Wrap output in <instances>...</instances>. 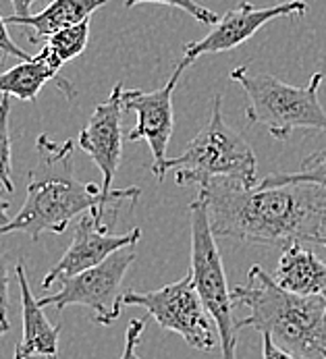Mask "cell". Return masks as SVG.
<instances>
[{
  "label": "cell",
  "instance_id": "12",
  "mask_svg": "<svg viewBox=\"0 0 326 359\" xmlns=\"http://www.w3.org/2000/svg\"><path fill=\"white\" fill-rule=\"evenodd\" d=\"M142 239L140 229H131L125 235H114L109 226H98L94 220L92 212H86L79 216L73 241L67 248V252L55 264V268L46 274L42 287L50 289L53 283H58L64 276H75L83 270H90L104 259H109L114 252L127 248V245H137Z\"/></svg>",
  "mask_w": 326,
  "mask_h": 359
},
{
  "label": "cell",
  "instance_id": "16",
  "mask_svg": "<svg viewBox=\"0 0 326 359\" xmlns=\"http://www.w3.org/2000/svg\"><path fill=\"white\" fill-rule=\"evenodd\" d=\"M109 0H53L42 13L38 15H27V17H6V23L19 25V27H29V42H46L55 34L73 27L86 19H92V15L104 6Z\"/></svg>",
  "mask_w": 326,
  "mask_h": 359
},
{
  "label": "cell",
  "instance_id": "14",
  "mask_svg": "<svg viewBox=\"0 0 326 359\" xmlns=\"http://www.w3.org/2000/svg\"><path fill=\"white\" fill-rule=\"evenodd\" d=\"M15 270H17L21 308H23V334L15 347V359H56L60 328L48 322L44 308L40 306V299L34 297L25 272V262L21 259Z\"/></svg>",
  "mask_w": 326,
  "mask_h": 359
},
{
  "label": "cell",
  "instance_id": "2",
  "mask_svg": "<svg viewBox=\"0 0 326 359\" xmlns=\"http://www.w3.org/2000/svg\"><path fill=\"white\" fill-rule=\"evenodd\" d=\"M73 142H55L48 135L36 140L38 162L29 172L25 202L17 216L0 231L25 233L32 241H40L44 233L60 235L77 216L92 212L98 226H114L116 208L104 204L102 187L81 183L73 172Z\"/></svg>",
  "mask_w": 326,
  "mask_h": 359
},
{
  "label": "cell",
  "instance_id": "20",
  "mask_svg": "<svg viewBox=\"0 0 326 359\" xmlns=\"http://www.w3.org/2000/svg\"><path fill=\"white\" fill-rule=\"evenodd\" d=\"M144 2H156V4H168V6H175V8H181L185 11L187 15L196 17L200 23H208V25H215L218 21V15L215 11L198 4L196 0H125V6L131 8L135 4H144Z\"/></svg>",
  "mask_w": 326,
  "mask_h": 359
},
{
  "label": "cell",
  "instance_id": "24",
  "mask_svg": "<svg viewBox=\"0 0 326 359\" xmlns=\"http://www.w3.org/2000/svg\"><path fill=\"white\" fill-rule=\"evenodd\" d=\"M262 353H264L262 359H299L297 355L289 353L287 349L278 347L269 334H262Z\"/></svg>",
  "mask_w": 326,
  "mask_h": 359
},
{
  "label": "cell",
  "instance_id": "17",
  "mask_svg": "<svg viewBox=\"0 0 326 359\" xmlns=\"http://www.w3.org/2000/svg\"><path fill=\"white\" fill-rule=\"evenodd\" d=\"M297 183H310V185H318L326 189V152L308 156L301 162V168L297 172H272L258 185L280 187V185H297Z\"/></svg>",
  "mask_w": 326,
  "mask_h": 359
},
{
  "label": "cell",
  "instance_id": "11",
  "mask_svg": "<svg viewBox=\"0 0 326 359\" xmlns=\"http://www.w3.org/2000/svg\"><path fill=\"white\" fill-rule=\"evenodd\" d=\"M187 67L179 62L163 88L154 92L142 90H125L123 92V108L133 110L137 114V125L127 133L129 142L144 140L152 150V170L158 181L164 179V164H166V148L175 129V114H172V92L177 81L181 79Z\"/></svg>",
  "mask_w": 326,
  "mask_h": 359
},
{
  "label": "cell",
  "instance_id": "7",
  "mask_svg": "<svg viewBox=\"0 0 326 359\" xmlns=\"http://www.w3.org/2000/svg\"><path fill=\"white\" fill-rule=\"evenodd\" d=\"M123 304L144 308L161 328L177 332L198 351H215L220 343L217 328H212L208 311L196 291L191 274L156 291H125Z\"/></svg>",
  "mask_w": 326,
  "mask_h": 359
},
{
  "label": "cell",
  "instance_id": "1",
  "mask_svg": "<svg viewBox=\"0 0 326 359\" xmlns=\"http://www.w3.org/2000/svg\"><path fill=\"white\" fill-rule=\"evenodd\" d=\"M208 204L215 237L256 245L287 248L316 241L326 224V189L310 183L280 187H245L215 179L200 191Z\"/></svg>",
  "mask_w": 326,
  "mask_h": 359
},
{
  "label": "cell",
  "instance_id": "25",
  "mask_svg": "<svg viewBox=\"0 0 326 359\" xmlns=\"http://www.w3.org/2000/svg\"><path fill=\"white\" fill-rule=\"evenodd\" d=\"M34 2H36V0H11V4H13V15H17V17H27V15H32Z\"/></svg>",
  "mask_w": 326,
  "mask_h": 359
},
{
  "label": "cell",
  "instance_id": "18",
  "mask_svg": "<svg viewBox=\"0 0 326 359\" xmlns=\"http://www.w3.org/2000/svg\"><path fill=\"white\" fill-rule=\"evenodd\" d=\"M88 40H90V19L55 34L53 38H48L44 42V46L64 65V62L77 58L79 54H83Z\"/></svg>",
  "mask_w": 326,
  "mask_h": 359
},
{
  "label": "cell",
  "instance_id": "8",
  "mask_svg": "<svg viewBox=\"0 0 326 359\" xmlns=\"http://www.w3.org/2000/svg\"><path fill=\"white\" fill-rule=\"evenodd\" d=\"M135 262V245H127L114 252L102 264L83 270L75 276L60 278V291L40 299V306H53L62 311L69 306H83L92 309L98 324L109 326L118 320L123 309V278L129 266Z\"/></svg>",
  "mask_w": 326,
  "mask_h": 359
},
{
  "label": "cell",
  "instance_id": "3",
  "mask_svg": "<svg viewBox=\"0 0 326 359\" xmlns=\"http://www.w3.org/2000/svg\"><path fill=\"white\" fill-rule=\"evenodd\" d=\"M233 304L250 316L239 328H254L299 359H326V297L285 291L262 266H252L247 283L233 289Z\"/></svg>",
  "mask_w": 326,
  "mask_h": 359
},
{
  "label": "cell",
  "instance_id": "27",
  "mask_svg": "<svg viewBox=\"0 0 326 359\" xmlns=\"http://www.w3.org/2000/svg\"><path fill=\"white\" fill-rule=\"evenodd\" d=\"M11 330V324H4V322H0V337L4 334V332H8Z\"/></svg>",
  "mask_w": 326,
  "mask_h": 359
},
{
  "label": "cell",
  "instance_id": "26",
  "mask_svg": "<svg viewBox=\"0 0 326 359\" xmlns=\"http://www.w3.org/2000/svg\"><path fill=\"white\" fill-rule=\"evenodd\" d=\"M8 222H11V218H8V202L0 198V231H2Z\"/></svg>",
  "mask_w": 326,
  "mask_h": 359
},
{
  "label": "cell",
  "instance_id": "9",
  "mask_svg": "<svg viewBox=\"0 0 326 359\" xmlns=\"http://www.w3.org/2000/svg\"><path fill=\"white\" fill-rule=\"evenodd\" d=\"M123 86L116 83L107 102L94 108L88 125L79 131V148L94 160V164L102 172L100 187L104 204L109 208H112V204H121L123 200H137L142 194L137 187L112 189V181L123 154Z\"/></svg>",
  "mask_w": 326,
  "mask_h": 359
},
{
  "label": "cell",
  "instance_id": "28",
  "mask_svg": "<svg viewBox=\"0 0 326 359\" xmlns=\"http://www.w3.org/2000/svg\"><path fill=\"white\" fill-rule=\"evenodd\" d=\"M314 243H320L322 248H326V235H320V237H318V239H316Z\"/></svg>",
  "mask_w": 326,
  "mask_h": 359
},
{
  "label": "cell",
  "instance_id": "13",
  "mask_svg": "<svg viewBox=\"0 0 326 359\" xmlns=\"http://www.w3.org/2000/svg\"><path fill=\"white\" fill-rule=\"evenodd\" d=\"M60 67L62 62L46 46H42V50L29 60H21L19 65L0 73V94L19 98L23 102H36L40 90L46 83L58 81V88L64 98L73 100L77 92L67 79H60Z\"/></svg>",
  "mask_w": 326,
  "mask_h": 359
},
{
  "label": "cell",
  "instance_id": "5",
  "mask_svg": "<svg viewBox=\"0 0 326 359\" xmlns=\"http://www.w3.org/2000/svg\"><path fill=\"white\" fill-rule=\"evenodd\" d=\"M220 100V94L215 96L208 125L187 144L185 152L166 160L164 175L175 170L177 185L204 187L215 179L239 181L245 187L260 183L256 177V154L241 133L226 125Z\"/></svg>",
  "mask_w": 326,
  "mask_h": 359
},
{
  "label": "cell",
  "instance_id": "19",
  "mask_svg": "<svg viewBox=\"0 0 326 359\" xmlns=\"http://www.w3.org/2000/svg\"><path fill=\"white\" fill-rule=\"evenodd\" d=\"M8 114H11V96L0 98V185L6 194L15 191L13 185V158H11V127H8Z\"/></svg>",
  "mask_w": 326,
  "mask_h": 359
},
{
  "label": "cell",
  "instance_id": "10",
  "mask_svg": "<svg viewBox=\"0 0 326 359\" xmlns=\"http://www.w3.org/2000/svg\"><path fill=\"white\" fill-rule=\"evenodd\" d=\"M308 4L306 0H287L274 6H254L252 2L243 0L235 8L226 11L212 25V32L206 34L198 42L185 44V56L179 60L185 67L196 62L202 54H217V52L235 50L250 38H254L266 23L278 17H301L306 15Z\"/></svg>",
  "mask_w": 326,
  "mask_h": 359
},
{
  "label": "cell",
  "instance_id": "4",
  "mask_svg": "<svg viewBox=\"0 0 326 359\" xmlns=\"http://www.w3.org/2000/svg\"><path fill=\"white\" fill-rule=\"evenodd\" d=\"M229 77L247 96V121L264 125L274 140L285 142L295 129L326 131V110L318 100L322 73H314L304 88H295L266 73H252L247 67L233 69Z\"/></svg>",
  "mask_w": 326,
  "mask_h": 359
},
{
  "label": "cell",
  "instance_id": "15",
  "mask_svg": "<svg viewBox=\"0 0 326 359\" xmlns=\"http://www.w3.org/2000/svg\"><path fill=\"white\" fill-rule=\"evenodd\" d=\"M274 280L285 291L295 295L326 297V264L312 250H306L301 241L283 248Z\"/></svg>",
  "mask_w": 326,
  "mask_h": 359
},
{
  "label": "cell",
  "instance_id": "21",
  "mask_svg": "<svg viewBox=\"0 0 326 359\" xmlns=\"http://www.w3.org/2000/svg\"><path fill=\"white\" fill-rule=\"evenodd\" d=\"M144 328H146V320H131L129 322L127 332H125V349H123L121 359H140L137 358V347H140Z\"/></svg>",
  "mask_w": 326,
  "mask_h": 359
},
{
  "label": "cell",
  "instance_id": "6",
  "mask_svg": "<svg viewBox=\"0 0 326 359\" xmlns=\"http://www.w3.org/2000/svg\"><path fill=\"white\" fill-rule=\"evenodd\" d=\"M191 220V278L196 291L215 322L220 339L222 359H237V322L233 318V293L222 266V256L217 245V237L210 226L208 204L202 194L189 204Z\"/></svg>",
  "mask_w": 326,
  "mask_h": 359
},
{
  "label": "cell",
  "instance_id": "22",
  "mask_svg": "<svg viewBox=\"0 0 326 359\" xmlns=\"http://www.w3.org/2000/svg\"><path fill=\"white\" fill-rule=\"evenodd\" d=\"M0 322H8V256L0 252Z\"/></svg>",
  "mask_w": 326,
  "mask_h": 359
},
{
  "label": "cell",
  "instance_id": "23",
  "mask_svg": "<svg viewBox=\"0 0 326 359\" xmlns=\"http://www.w3.org/2000/svg\"><path fill=\"white\" fill-rule=\"evenodd\" d=\"M6 25H8L6 19L0 15V60H2V56H15V58H19V60H29L32 56L25 50H21V48L11 40L8 27H6Z\"/></svg>",
  "mask_w": 326,
  "mask_h": 359
}]
</instances>
